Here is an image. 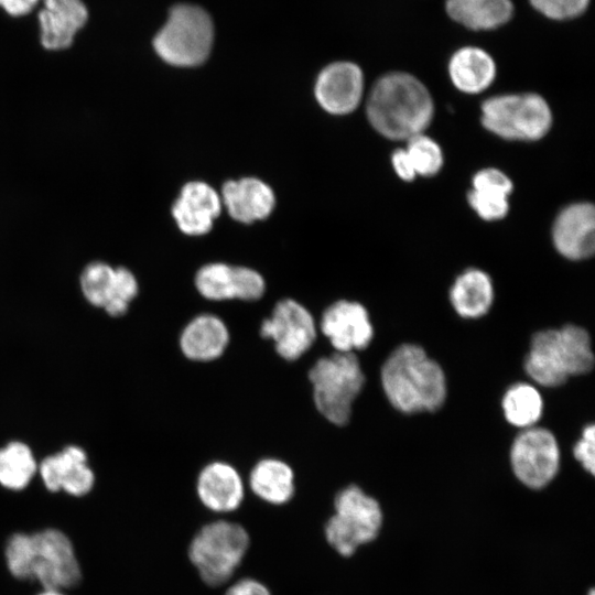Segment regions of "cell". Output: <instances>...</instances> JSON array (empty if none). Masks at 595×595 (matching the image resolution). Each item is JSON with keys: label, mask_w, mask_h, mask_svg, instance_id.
<instances>
[{"label": "cell", "mask_w": 595, "mask_h": 595, "mask_svg": "<svg viewBox=\"0 0 595 595\" xmlns=\"http://www.w3.org/2000/svg\"><path fill=\"white\" fill-rule=\"evenodd\" d=\"M428 88L414 76L393 72L372 86L367 101L371 126L392 140H408L423 133L433 117Z\"/></svg>", "instance_id": "obj_1"}, {"label": "cell", "mask_w": 595, "mask_h": 595, "mask_svg": "<svg viewBox=\"0 0 595 595\" xmlns=\"http://www.w3.org/2000/svg\"><path fill=\"white\" fill-rule=\"evenodd\" d=\"M380 377L386 397L401 412L435 411L445 401V375L418 345L397 347L382 365Z\"/></svg>", "instance_id": "obj_2"}, {"label": "cell", "mask_w": 595, "mask_h": 595, "mask_svg": "<svg viewBox=\"0 0 595 595\" xmlns=\"http://www.w3.org/2000/svg\"><path fill=\"white\" fill-rule=\"evenodd\" d=\"M594 355L588 333L576 325L533 335L524 360L529 377L543 387H556L570 376L592 370Z\"/></svg>", "instance_id": "obj_3"}, {"label": "cell", "mask_w": 595, "mask_h": 595, "mask_svg": "<svg viewBox=\"0 0 595 595\" xmlns=\"http://www.w3.org/2000/svg\"><path fill=\"white\" fill-rule=\"evenodd\" d=\"M249 547L250 536L242 524L220 519L198 529L187 556L205 585L219 587L232 577Z\"/></svg>", "instance_id": "obj_4"}, {"label": "cell", "mask_w": 595, "mask_h": 595, "mask_svg": "<svg viewBox=\"0 0 595 595\" xmlns=\"http://www.w3.org/2000/svg\"><path fill=\"white\" fill-rule=\"evenodd\" d=\"M214 39V21L204 8L193 3H177L170 8L152 43L155 53L165 63L193 67L208 58Z\"/></svg>", "instance_id": "obj_5"}, {"label": "cell", "mask_w": 595, "mask_h": 595, "mask_svg": "<svg viewBox=\"0 0 595 595\" xmlns=\"http://www.w3.org/2000/svg\"><path fill=\"white\" fill-rule=\"evenodd\" d=\"M317 412L329 423H348L353 403L365 385V375L355 353L335 351L318 358L307 372Z\"/></svg>", "instance_id": "obj_6"}, {"label": "cell", "mask_w": 595, "mask_h": 595, "mask_svg": "<svg viewBox=\"0 0 595 595\" xmlns=\"http://www.w3.org/2000/svg\"><path fill=\"white\" fill-rule=\"evenodd\" d=\"M334 512L324 524L327 544L349 558L380 533L383 512L380 504L357 485L340 489L334 498Z\"/></svg>", "instance_id": "obj_7"}, {"label": "cell", "mask_w": 595, "mask_h": 595, "mask_svg": "<svg viewBox=\"0 0 595 595\" xmlns=\"http://www.w3.org/2000/svg\"><path fill=\"white\" fill-rule=\"evenodd\" d=\"M482 123L507 140L534 141L551 128L552 113L538 94H510L491 97L482 105Z\"/></svg>", "instance_id": "obj_8"}, {"label": "cell", "mask_w": 595, "mask_h": 595, "mask_svg": "<svg viewBox=\"0 0 595 595\" xmlns=\"http://www.w3.org/2000/svg\"><path fill=\"white\" fill-rule=\"evenodd\" d=\"M82 580L75 545L63 530L50 527L32 532L31 581L66 592Z\"/></svg>", "instance_id": "obj_9"}, {"label": "cell", "mask_w": 595, "mask_h": 595, "mask_svg": "<svg viewBox=\"0 0 595 595\" xmlns=\"http://www.w3.org/2000/svg\"><path fill=\"white\" fill-rule=\"evenodd\" d=\"M259 331L262 338L272 340L275 353L286 361L302 357L317 337L312 313L293 299L277 302Z\"/></svg>", "instance_id": "obj_10"}, {"label": "cell", "mask_w": 595, "mask_h": 595, "mask_svg": "<svg viewBox=\"0 0 595 595\" xmlns=\"http://www.w3.org/2000/svg\"><path fill=\"white\" fill-rule=\"evenodd\" d=\"M515 476L531 489H541L553 480L560 467V448L555 436L544 428L523 429L510 450Z\"/></svg>", "instance_id": "obj_11"}, {"label": "cell", "mask_w": 595, "mask_h": 595, "mask_svg": "<svg viewBox=\"0 0 595 595\" xmlns=\"http://www.w3.org/2000/svg\"><path fill=\"white\" fill-rule=\"evenodd\" d=\"M195 286L209 301H257L266 291L264 279L256 270L220 262L202 267L195 275Z\"/></svg>", "instance_id": "obj_12"}, {"label": "cell", "mask_w": 595, "mask_h": 595, "mask_svg": "<svg viewBox=\"0 0 595 595\" xmlns=\"http://www.w3.org/2000/svg\"><path fill=\"white\" fill-rule=\"evenodd\" d=\"M320 329L338 353H354L368 347L374 327L366 307L356 301L338 300L327 306Z\"/></svg>", "instance_id": "obj_13"}, {"label": "cell", "mask_w": 595, "mask_h": 595, "mask_svg": "<svg viewBox=\"0 0 595 595\" xmlns=\"http://www.w3.org/2000/svg\"><path fill=\"white\" fill-rule=\"evenodd\" d=\"M37 473L51 493L64 491L72 497H84L95 485V474L88 465L87 454L78 445H68L43 458Z\"/></svg>", "instance_id": "obj_14"}, {"label": "cell", "mask_w": 595, "mask_h": 595, "mask_svg": "<svg viewBox=\"0 0 595 595\" xmlns=\"http://www.w3.org/2000/svg\"><path fill=\"white\" fill-rule=\"evenodd\" d=\"M364 93V74L358 65L348 61L324 67L315 82V97L320 105L334 115L351 112Z\"/></svg>", "instance_id": "obj_15"}, {"label": "cell", "mask_w": 595, "mask_h": 595, "mask_svg": "<svg viewBox=\"0 0 595 595\" xmlns=\"http://www.w3.org/2000/svg\"><path fill=\"white\" fill-rule=\"evenodd\" d=\"M196 494L202 505L217 513L237 510L245 498V485L236 467L227 462L214 461L198 473Z\"/></svg>", "instance_id": "obj_16"}, {"label": "cell", "mask_w": 595, "mask_h": 595, "mask_svg": "<svg viewBox=\"0 0 595 595\" xmlns=\"http://www.w3.org/2000/svg\"><path fill=\"white\" fill-rule=\"evenodd\" d=\"M556 250L567 259L581 260L593 255L595 248V210L588 203L565 207L552 229Z\"/></svg>", "instance_id": "obj_17"}, {"label": "cell", "mask_w": 595, "mask_h": 595, "mask_svg": "<svg viewBox=\"0 0 595 595\" xmlns=\"http://www.w3.org/2000/svg\"><path fill=\"white\" fill-rule=\"evenodd\" d=\"M87 19L88 10L82 0H43L39 12L42 45L52 51L69 47Z\"/></svg>", "instance_id": "obj_18"}, {"label": "cell", "mask_w": 595, "mask_h": 595, "mask_svg": "<svg viewBox=\"0 0 595 595\" xmlns=\"http://www.w3.org/2000/svg\"><path fill=\"white\" fill-rule=\"evenodd\" d=\"M230 342L225 322L217 315L194 316L182 329L178 345L185 358L194 363H210L221 357Z\"/></svg>", "instance_id": "obj_19"}, {"label": "cell", "mask_w": 595, "mask_h": 595, "mask_svg": "<svg viewBox=\"0 0 595 595\" xmlns=\"http://www.w3.org/2000/svg\"><path fill=\"white\" fill-rule=\"evenodd\" d=\"M221 209L216 191L204 182H190L181 191L172 213L178 228L187 235H203L210 230Z\"/></svg>", "instance_id": "obj_20"}, {"label": "cell", "mask_w": 595, "mask_h": 595, "mask_svg": "<svg viewBox=\"0 0 595 595\" xmlns=\"http://www.w3.org/2000/svg\"><path fill=\"white\" fill-rule=\"evenodd\" d=\"M220 199L229 215L241 223H252L268 217L275 204L274 194L269 185L253 177L226 182Z\"/></svg>", "instance_id": "obj_21"}, {"label": "cell", "mask_w": 595, "mask_h": 595, "mask_svg": "<svg viewBox=\"0 0 595 595\" xmlns=\"http://www.w3.org/2000/svg\"><path fill=\"white\" fill-rule=\"evenodd\" d=\"M250 490L262 501L281 506L295 494V474L284 461L266 457L257 462L249 473Z\"/></svg>", "instance_id": "obj_22"}, {"label": "cell", "mask_w": 595, "mask_h": 595, "mask_svg": "<svg viewBox=\"0 0 595 595\" xmlns=\"http://www.w3.org/2000/svg\"><path fill=\"white\" fill-rule=\"evenodd\" d=\"M453 85L463 93L477 94L490 86L496 76V64L483 48L465 46L457 50L448 62Z\"/></svg>", "instance_id": "obj_23"}, {"label": "cell", "mask_w": 595, "mask_h": 595, "mask_svg": "<svg viewBox=\"0 0 595 595\" xmlns=\"http://www.w3.org/2000/svg\"><path fill=\"white\" fill-rule=\"evenodd\" d=\"M448 17L475 30H493L506 24L513 14L511 0H446Z\"/></svg>", "instance_id": "obj_24"}, {"label": "cell", "mask_w": 595, "mask_h": 595, "mask_svg": "<svg viewBox=\"0 0 595 595\" xmlns=\"http://www.w3.org/2000/svg\"><path fill=\"white\" fill-rule=\"evenodd\" d=\"M456 313L465 318H477L488 312L494 300L489 275L479 269H468L457 277L450 291Z\"/></svg>", "instance_id": "obj_25"}, {"label": "cell", "mask_w": 595, "mask_h": 595, "mask_svg": "<svg viewBox=\"0 0 595 595\" xmlns=\"http://www.w3.org/2000/svg\"><path fill=\"white\" fill-rule=\"evenodd\" d=\"M39 463L30 446L12 441L0 447V486L12 491L25 489L37 474Z\"/></svg>", "instance_id": "obj_26"}, {"label": "cell", "mask_w": 595, "mask_h": 595, "mask_svg": "<svg viewBox=\"0 0 595 595\" xmlns=\"http://www.w3.org/2000/svg\"><path fill=\"white\" fill-rule=\"evenodd\" d=\"M501 407L506 420L517 428L534 426L543 411V400L538 389L529 383L511 386L504 394Z\"/></svg>", "instance_id": "obj_27"}, {"label": "cell", "mask_w": 595, "mask_h": 595, "mask_svg": "<svg viewBox=\"0 0 595 595\" xmlns=\"http://www.w3.org/2000/svg\"><path fill=\"white\" fill-rule=\"evenodd\" d=\"M115 268L95 261L86 266L80 274V290L84 298L94 306L102 307L110 298Z\"/></svg>", "instance_id": "obj_28"}, {"label": "cell", "mask_w": 595, "mask_h": 595, "mask_svg": "<svg viewBox=\"0 0 595 595\" xmlns=\"http://www.w3.org/2000/svg\"><path fill=\"white\" fill-rule=\"evenodd\" d=\"M404 150L416 175L432 176L443 165V153L440 145L423 133L408 139Z\"/></svg>", "instance_id": "obj_29"}, {"label": "cell", "mask_w": 595, "mask_h": 595, "mask_svg": "<svg viewBox=\"0 0 595 595\" xmlns=\"http://www.w3.org/2000/svg\"><path fill=\"white\" fill-rule=\"evenodd\" d=\"M32 532H13L6 541L4 564L12 577L31 581Z\"/></svg>", "instance_id": "obj_30"}, {"label": "cell", "mask_w": 595, "mask_h": 595, "mask_svg": "<svg viewBox=\"0 0 595 595\" xmlns=\"http://www.w3.org/2000/svg\"><path fill=\"white\" fill-rule=\"evenodd\" d=\"M138 294V282L127 268H115L113 284L110 298L102 309L112 317H120L128 312L131 301Z\"/></svg>", "instance_id": "obj_31"}, {"label": "cell", "mask_w": 595, "mask_h": 595, "mask_svg": "<svg viewBox=\"0 0 595 595\" xmlns=\"http://www.w3.org/2000/svg\"><path fill=\"white\" fill-rule=\"evenodd\" d=\"M472 208L485 220L504 218L509 209L508 196L482 190H472L468 194Z\"/></svg>", "instance_id": "obj_32"}, {"label": "cell", "mask_w": 595, "mask_h": 595, "mask_svg": "<svg viewBox=\"0 0 595 595\" xmlns=\"http://www.w3.org/2000/svg\"><path fill=\"white\" fill-rule=\"evenodd\" d=\"M530 4L551 20H567L582 14L589 0H529Z\"/></svg>", "instance_id": "obj_33"}, {"label": "cell", "mask_w": 595, "mask_h": 595, "mask_svg": "<svg viewBox=\"0 0 595 595\" xmlns=\"http://www.w3.org/2000/svg\"><path fill=\"white\" fill-rule=\"evenodd\" d=\"M511 180L497 169H484L473 177V190H486L508 195L512 191Z\"/></svg>", "instance_id": "obj_34"}, {"label": "cell", "mask_w": 595, "mask_h": 595, "mask_svg": "<svg viewBox=\"0 0 595 595\" xmlns=\"http://www.w3.org/2000/svg\"><path fill=\"white\" fill-rule=\"evenodd\" d=\"M574 457L582 467L594 475L595 472V426L588 424L584 428L581 439L574 446Z\"/></svg>", "instance_id": "obj_35"}, {"label": "cell", "mask_w": 595, "mask_h": 595, "mask_svg": "<svg viewBox=\"0 0 595 595\" xmlns=\"http://www.w3.org/2000/svg\"><path fill=\"white\" fill-rule=\"evenodd\" d=\"M225 595H272L266 584L252 577L240 578L230 585Z\"/></svg>", "instance_id": "obj_36"}, {"label": "cell", "mask_w": 595, "mask_h": 595, "mask_svg": "<svg viewBox=\"0 0 595 595\" xmlns=\"http://www.w3.org/2000/svg\"><path fill=\"white\" fill-rule=\"evenodd\" d=\"M392 166L400 178L412 181L416 174L404 149H398L391 156Z\"/></svg>", "instance_id": "obj_37"}, {"label": "cell", "mask_w": 595, "mask_h": 595, "mask_svg": "<svg viewBox=\"0 0 595 595\" xmlns=\"http://www.w3.org/2000/svg\"><path fill=\"white\" fill-rule=\"evenodd\" d=\"M40 0H0V8L12 17H21L31 12Z\"/></svg>", "instance_id": "obj_38"}, {"label": "cell", "mask_w": 595, "mask_h": 595, "mask_svg": "<svg viewBox=\"0 0 595 595\" xmlns=\"http://www.w3.org/2000/svg\"><path fill=\"white\" fill-rule=\"evenodd\" d=\"M36 595H67L65 591L56 588H42Z\"/></svg>", "instance_id": "obj_39"}, {"label": "cell", "mask_w": 595, "mask_h": 595, "mask_svg": "<svg viewBox=\"0 0 595 595\" xmlns=\"http://www.w3.org/2000/svg\"><path fill=\"white\" fill-rule=\"evenodd\" d=\"M588 595H595V592L593 588L589 589Z\"/></svg>", "instance_id": "obj_40"}]
</instances>
